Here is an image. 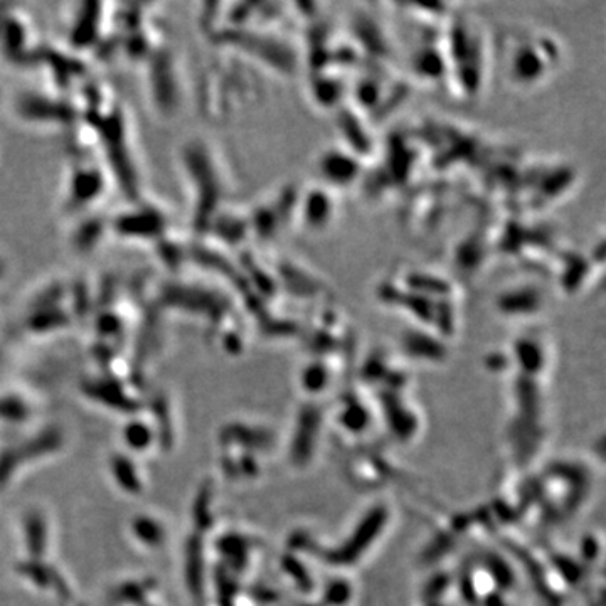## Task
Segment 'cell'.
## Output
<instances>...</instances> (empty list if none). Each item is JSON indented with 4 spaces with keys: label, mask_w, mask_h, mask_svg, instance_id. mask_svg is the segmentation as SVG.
Masks as SVG:
<instances>
[{
    "label": "cell",
    "mask_w": 606,
    "mask_h": 606,
    "mask_svg": "<svg viewBox=\"0 0 606 606\" xmlns=\"http://www.w3.org/2000/svg\"><path fill=\"white\" fill-rule=\"evenodd\" d=\"M113 468H115L116 479H118V481L122 484L123 488H127V491H130V492L139 491L140 488L139 479H136L134 467H132V465L128 463L127 460H123V458L115 460Z\"/></svg>",
    "instance_id": "cell-2"
},
{
    "label": "cell",
    "mask_w": 606,
    "mask_h": 606,
    "mask_svg": "<svg viewBox=\"0 0 606 606\" xmlns=\"http://www.w3.org/2000/svg\"><path fill=\"white\" fill-rule=\"evenodd\" d=\"M57 445H59V439H57L56 433H48L44 435V437L37 438L34 443H31V446H29V450H31V453L39 455L44 453V451L54 450Z\"/></svg>",
    "instance_id": "cell-6"
},
{
    "label": "cell",
    "mask_w": 606,
    "mask_h": 606,
    "mask_svg": "<svg viewBox=\"0 0 606 606\" xmlns=\"http://www.w3.org/2000/svg\"><path fill=\"white\" fill-rule=\"evenodd\" d=\"M127 439L134 448H143L147 446L148 442H150V433H148V430L145 428L143 425L135 423V425L128 426Z\"/></svg>",
    "instance_id": "cell-4"
},
{
    "label": "cell",
    "mask_w": 606,
    "mask_h": 606,
    "mask_svg": "<svg viewBox=\"0 0 606 606\" xmlns=\"http://www.w3.org/2000/svg\"><path fill=\"white\" fill-rule=\"evenodd\" d=\"M135 533L142 541L148 544H159L162 541V535H164L159 524H155L150 519H139L135 522Z\"/></svg>",
    "instance_id": "cell-3"
},
{
    "label": "cell",
    "mask_w": 606,
    "mask_h": 606,
    "mask_svg": "<svg viewBox=\"0 0 606 606\" xmlns=\"http://www.w3.org/2000/svg\"><path fill=\"white\" fill-rule=\"evenodd\" d=\"M27 535H29V547L34 554H43L44 544H45V529L44 522L39 516H31L27 521Z\"/></svg>",
    "instance_id": "cell-1"
},
{
    "label": "cell",
    "mask_w": 606,
    "mask_h": 606,
    "mask_svg": "<svg viewBox=\"0 0 606 606\" xmlns=\"http://www.w3.org/2000/svg\"><path fill=\"white\" fill-rule=\"evenodd\" d=\"M15 463H17V456L14 453H6L0 458V484L9 479L10 470L15 467Z\"/></svg>",
    "instance_id": "cell-7"
},
{
    "label": "cell",
    "mask_w": 606,
    "mask_h": 606,
    "mask_svg": "<svg viewBox=\"0 0 606 606\" xmlns=\"http://www.w3.org/2000/svg\"><path fill=\"white\" fill-rule=\"evenodd\" d=\"M0 416L6 419H24L26 416V408L22 406V402L9 400L0 402Z\"/></svg>",
    "instance_id": "cell-5"
}]
</instances>
